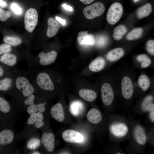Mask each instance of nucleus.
I'll use <instances>...</instances> for the list:
<instances>
[{
  "label": "nucleus",
  "mask_w": 154,
  "mask_h": 154,
  "mask_svg": "<svg viewBox=\"0 0 154 154\" xmlns=\"http://www.w3.org/2000/svg\"><path fill=\"white\" fill-rule=\"evenodd\" d=\"M11 69L14 74V80L11 94L13 100L17 103H20L24 98L35 94V88L28 71L15 68Z\"/></svg>",
  "instance_id": "f257e3e1"
},
{
  "label": "nucleus",
  "mask_w": 154,
  "mask_h": 154,
  "mask_svg": "<svg viewBox=\"0 0 154 154\" xmlns=\"http://www.w3.org/2000/svg\"><path fill=\"white\" fill-rule=\"evenodd\" d=\"M57 53L55 50H52L46 52L42 51L36 56L28 57L27 61L32 65L39 66H47L53 63L56 60Z\"/></svg>",
  "instance_id": "f03ea898"
},
{
  "label": "nucleus",
  "mask_w": 154,
  "mask_h": 154,
  "mask_svg": "<svg viewBox=\"0 0 154 154\" xmlns=\"http://www.w3.org/2000/svg\"><path fill=\"white\" fill-rule=\"evenodd\" d=\"M123 12L122 5L119 2L112 4L108 11L106 19L110 25H114L117 23L121 18Z\"/></svg>",
  "instance_id": "7ed1b4c3"
},
{
  "label": "nucleus",
  "mask_w": 154,
  "mask_h": 154,
  "mask_svg": "<svg viewBox=\"0 0 154 154\" xmlns=\"http://www.w3.org/2000/svg\"><path fill=\"white\" fill-rule=\"evenodd\" d=\"M105 10L104 4L101 2H98L86 7L83 12L86 18L90 19L101 16Z\"/></svg>",
  "instance_id": "20e7f679"
},
{
  "label": "nucleus",
  "mask_w": 154,
  "mask_h": 154,
  "mask_svg": "<svg viewBox=\"0 0 154 154\" xmlns=\"http://www.w3.org/2000/svg\"><path fill=\"white\" fill-rule=\"evenodd\" d=\"M38 21V15L36 10L33 8L28 9L24 16V23L26 30L32 33L37 25Z\"/></svg>",
  "instance_id": "39448f33"
},
{
  "label": "nucleus",
  "mask_w": 154,
  "mask_h": 154,
  "mask_svg": "<svg viewBox=\"0 0 154 154\" xmlns=\"http://www.w3.org/2000/svg\"><path fill=\"white\" fill-rule=\"evenodd\" d=\"M12 51L0 56V62L10 69L14 68L23 58Z\"/></svg>",
  "instance_id": "423d86ee"
},
{
  "label": "nucleus",
  "mask_w": 154,
  "mask_h": 154,
  "mask_svg": "<svg viewBox=\"0 0 154 154\" xmlns=\"http://www.w3.org/2000/svg\"><path fill=\"white\" fill-rule=\"evenodd\" d=\"M14 80V74L11 69L4 77L0 79V91L11 93L13 88Z\"/></svg>",
  "instance_id": "0eeeda50"
},
{
  "label": "nucleus",
  "mask_w": 154,
  "mask_h": 154,
  "mask_svg": "<svg viewBox=\"0 0 154 154\" xmlns=\"http://www.w3.org/2000/svg\"><path fill=\"white\" fill-rule=\"evenodd\" d=\"M102 101L106 106H109L112 103L114 98L113 90L110 85L105 83L102 86L101 90Z\"/></svg>",
  "instance_id": "6e6552de"
},
{
  "label": "nucleus",
  "mask_w": 154,
  "mask_h": 154,
  "mask_svg": "<svg viewBox=\"0 0 154 154\" xmlns=\"http://www.w3.org/2000/svg\"><path fill=\"white\" fill-rule=\"evenodd\" d=\"M62 137L65 141L71 143H79L82 142L84 138L82 135L78 131L72 129L64 131Z\"/></svg>",
  "instance_id": "1a4fd4ad"
},
{
  "label": "nucleus",
  "mask_w": 154,
  "mask_h": 154,
  "mask_svg": "<svg viewBox=\"0 0 154 154\" xmlns=\"http://www.w3.org/2000/svg\"><path fill=\"white\" fill-rule=\"evenodd\" d=\"M133 86L131 79L127 76H125L121 82V90L123 96L125 99H129L132 96Z\"/></svg>",
  "instance_id": "9d476101"
},
{
  "label": "nucleus",
  "mask_w": 154,
  "mask_h": 154,
  "mask_svg": "<svg viewBox=\"0 0 154 154\" xmlns=\"http://www.w3.org/2000/svg\"><path fill=\"white\" fill-rule=\"evenodd\" d=\"M88 31H81L78 34L77 40L81 45L93 46L95 44V40L93 35L88 34Z\"/></svg>",
  "instance_id": "9b49d317"
},
{
  "label": "nucleus",
  "mask_w": 154,
  "mask_h": 154,
  "mask_svg": "<svg viewBox=\"0 0 154 154\" xmlns=\"http://www.w3.org/2000/svg\"><path fill=\"white\" fill-rule=\"evenodd\" d=\"M54 136L52 133H44L41 138V142L46 150L52 152L54 148Z\"/></svg>",
  "instance_id": "f8f14e48"
},
{
  "label": "nucleus",
  "mask_w": 154,
  "mask_h": 154,
  "mask_svg": "<svg viewBox=\"0 0 154 154\" xmlns=\"http://www.w3.org/2000/svg\"><path fill=\"white\" fill-rule=\"evenodd\" d=\"M50 113L52 117L58 121L62 122L64 119V109L60 103H57L51 108Z\"/></svg>",
  "instance_id": "ddd939ff"
},
{
  "label": "nucleus",
  "mask_w": 154,
  "mask_h": 154,
  "mask_svg": "<svg viewBox=\"0 0 154 154\" xmlns=\"http://www.w3.org/2000/svg\"><path fill=\"white\" fill-rule=\"evenodd\" d=\"M112 133L117 137L125 136L128 131L127 126L125 124L120 123L112 125L110 128Z\"/></svg>",
  "instance_id": "4468645a"
},
{
  "label": "nucleus",
  "mask_w": 154,
  "mask_h": 154,
  "mask_svg": "<svg viewBox=\"0 0 154 154\" xmlns=\"http://www.w3.org/2000/svg\"><path fill=\"white\" fill-rule=\"evenodd\" d=\"M47 23L46 35L48 37H53L57 34L60 27V25L56 20L51 17L48 18Z\"/></svg>",
  "instance_id": "2eb2a0df"
},
{
  "label": "nucleus",
  "mask_w": 154,
  "mask_h": 154,
  "mask_svg": "<svg viewBox=\"0 0 154 154\" xmlns=\"http://www.w3.org/2000/svg\"><path fill=\"white\" fill-rule=\"evenodd\" d=\"M14 135L10 129H5L0 132V145H4L9 144L13 141Z\"/></svg>",
  "instance_id": "dca6fc26"
},
{
  "label": "nucleus",
  "mask_w": 154,
  "mask_h": 154,
  "mask_svg": "<svg viewBox=\"0 0 154 154\" xmlns=\"http://www.w3.org/2000/svg\"><path fill=\"white\" fill-rule=\"evenodd\" d=\"M87 117L89 121L93 124L99 123L102 119V116L100 111L98 109L93 108L88 112Z\"/></svg>",
  "instance_id": "f3484780"
},
{
  "label": "nucleus",
  "mask_w": 154,
  "mask_h": 154,
  "mask_svg": "<svg viewBox=\"0 0 154 154\" xmlns=\"http://www.w3.org/2000/svg\"><path fill=\"white\" fill-rule=\"evenodd\" d=\"M106 62L104 59L98 57L93 60L90 64V70L94 72H97L102 70L105 67Z\"/></svg>",
  "instance_id": "a211bd4d"
},
{
  "label": "nucleus",
  "mask_w": 154,
  "mask_h": 154,
  "mask_svg": "<svg viewBox=\"0 0 154 154\" xmlns=\"http://www.w3.org/2000/svg\"><path fill=\"white\" fill-rule=\"evenodd\" d=\"M84 109V105L82 102L78 100H75L70 103L69 110L73 115L77 116L80 115Z\"/></svg>",
  "instance_id": "6ab92c4d"
},
{
  "label": "nucleus",
  "mask_w": 154,
  "mask_h": 154,
  "mask_svg": "<svg viewBox=\"0 0 154 154\" xmlns=\"http://www.w3.org/2000/svg\"><path fill=\"white\" fill-rule=\"evenodd\" d=\"M124 53L123 48H117L109 51L106 55V58L107 60L111 61H115L122 57Z\"/></svg>",
  "instance_id": "aec40b11"
},
{
  "label": "nucleus",
  "mask_w": 154,
  "mask_h": 154,
  "mask_svg": "<svg viewBox=\"0 0 154 154\" xmlns=\"http://www.w3.org/2000/svg\"><path fill=\"white\" fill-rule=\"evenodd\" d=\"M152 11L151 4L147 3L137 9L136 11V15L138 18L141 19L149 15Z\"/></svg>",
  "instance_id": "412c9836"
},
{
  "label": "nucleus",
  "mask_w": 154,
  "mask_h": 154,
  "mask_svg": "<svg viewBox=\"0 0 154 154\" xmlns=\"http://www.w3.org/2000/svg\"><path fill=\"white\" fill-rule=\"evenodd\" d=\"M79 96L85 100L91 102L94 100L97 97V94L94 91L86 89H82L79 92Z\"/></svg>",
  "instance_id": "4be33fe9"
},
{
  "label": "nucleus",
  "mask_w": 154,
  "mask_h": 154,
  "mask_svg": "<svg viewBox=\"0 0 154 154\" xmlns=\"http://www.w3.org/2000/svg\"><path fill=\"white\" fill-rule=\"evenodd\" d=\"M135 138L137 142L141 145L145 144L146 141V136L143 129L139 126H137L134 131Z\"/></svg>",
  "instance_id": "5701e85b"
},
{
  "label": "nucleus",
  "mask_w": 154,
  "mask_h": 154,
  "mask_svg": "<svg viewBox=\"0 0 154 154\" xmlns=\"http://www.w3.org/2000/svg\"><path fill=\"white\" fill-rule=\"evenodd\" d=\"M127 31L126 27L120 25L116 27L113 31L112 37L116 40H120L126 33Z\"/></svg>",
  "instance_id": "b1692460"
},
{
  "label": "nucleus",
  "mask_w": 154,
  "mask_h": 154,
  "mask_svg": "<svg viewBox=\"0 0 154 154\" xmlns=\"http://www.w3.org/2000/svg\"><path fill=\"white\" fill-rule=\"evenodd\" d=\"M46 104L45 102L38 104H34L29 106L27 108V112L29 114L37 112L43 113L45 110V105Z\"/></svg>",
  "instance_id": "393cba45"
},
{
  "label": "nucleus",
  "mask_w": 154,
  "mask_h": 154,
  "mask_svg": "<svg viewBox=\"0 0 154 154\" xmlns=\"http://www.w3.org/2000/svg\"><path fill=\"white\" fill-rule=\"evenodd\" d=\"M143 32V29L141 28H134L128 33L126 37V38L129 40L137 39L141 37Z\"/></svg>",
  "instance_id": "a878e982"
},
{
  "label": "nucleus",
  "mask_w": 154,
  "mask_h": 154,
  "mask_svg": "<svg viewBox=\"0 0 154 154\" xmlns=\"http://www.w3.org/2000/svg\"><path fill=\"white\" fill-rule=\"evenodd\" d=\"M138 84L142 90L146 91L150 86V81L147 76L142 74L140 75L138 78Z\"/></svg>",
  "instance_id": "bb28decb"
},
{
  "label": "nucleus",
  "mask_w": 154,
  "mask_h": 154,
  "mask_svg": "<svg viewBox=\"0 0 154 154\" xmlns=\"http://www.w3.org/2000/svg\"><path fill=\"white\" fill-rule=\"evenodd\" d=\"M153 99L151 96H148L144 99L141 105L142 108L144 111H151L154 110V104L152 102Z\"/></svg>",
  "instance_id": "cd10ccee"
},
{
  "label": "nucleus",
  "mask_w": 154,
  "mask_h": 154,
  "mask_svg": "<svg viewBox=\"0 0 154 154\" xmlns=\"http://www.w3.org/2000/svg\"><path fill=\"white\" fill-rule=\"evenodd\" d=\"M4 42L11 46H17L21 44L22 41L20 38L9 36L5 37L3 38Z\"/></svg>",
  "instance_id": "c85d7f7f"
},
{
  "label": "nucleus",
  "mask_w": 154,
  "mask_h": 154,
  "mask_svg": "<svg viewBox=\"0 0 154 154\" xmlns=\"http://www.w3.org/2000/svg\"><path fill=\"white\" fill-rule=\"evenodd\" d=\"M137 62L141 63V66L143 68L148 67L151 63V60L145 54L139 55L136 57Z\"/></svg>",
  "instance_id": "c756f323"
},
{
  "label": "nucleus",
  "mask_w": 154,
  "mask_h": 154,
  "mask_svg": "<svg viewBox=\"0 0 154 154\" xmlns=\"http://www.w3.org/2000/svg\"><path fill=\"white\" fill-rule=\"evenodd\" d=\"M11 106L8 102L3 97L0 96V111L5 113L9 112Z\"/></svg>",
  "instance_id": "7c9ffc66"
},
{
  "label": "nucleus",
  "mask_w": 154,
  "mask_h": 154,
  "mask_svg": "<svg viewBox=\"0 0 154 154\" xmlns=\"http://www.w3.org/2000/svg\"><path fill=\"white\" fill-rule=\"evenodd\" d=\"M40 140L37 138H33L30 139L27 143V148L31 150H35L39 146Z\"/></svg>",
  "instance_id": "2f4dec72"
},
{
  "label": "nucleus",
  "mask_w": 154,
  "mask_h": 154,
  "mask_svg": "<svg viewBox=\"0 0 154 154\" xmlns=\"http://www.w3.org/2000/svg\"><path fill=\"white\" fill-rule=\"evenodd\" d=\"M36 98V94H33L24 98L20 103H22L24 105L29 106L35 104Z\"/></svg>",
  "instance_id": "473e14b6"
},
{
  "label": "nucleus",
  "mask_w": 154,
  "mask_h": 154,
  "mask_svg": "<svg viewBox=\"0 0 154 154\" xmlns=\"http://www.w3.org/2000/svg\"><path fill=\"white\" fill-rule=\"evenodd\" d=\"M95 43L96 45L99 47L105 46L107 43L108 38L104 36H100L98 37L95 40Z\"/></svg>",
  "instance_id": "72a5a7b5"
},
{
  "label": "nucleus",
  "mask_w": 154,
  "mask_h": 154,
  "mask_svg": "<svg viewBox=\"0 0 154 154\" xmlns=\"http://www.w3.org/2000/svg\"><path fill=\"white\" fill-rule=\"evenodd\" d=\"M12 51L11 46L6 44H3L0 45V56Z\"/></svg>",
  "instance_id": "f704fd0d"
},
{
  "label": "nucleus",
  "mask_w": 154,
  "mask_h": 154,
  "mask_svg": "<svg viewBox=\"0 0 154 154\" xmlns=\"http://www.w3.org/2000/svg\"><path fill=\"white\" fill-rule=\"evenodd\" d=\"M11 15V13L9 11H5L2 8H0V20L1 21H6Z\"/></svg>",
  "instance_id": "c9c22d12"
},
{
  "label": "nucleus",
  "mask_w": 154,
  "mask_h": 154,
  "mask_svg": "<svg viewBox=\"0 0 154 154\" xmlns=\"http://www.w3.org/2000/svg\"><path fill=\"white\" fill-rule=\"evenodd\" d=\"M146 48L147 52L151 55H154V40H148L146 43Z\"/></svg>",
  "instance_id": "e433bc0d"
},
{
  "label": "nucleus",
  "mask_w": 154,
  "mask_h": 154,
  "mask_svg": "<svg viewBox=\"0 0 154 154\" xmlns=\"http://www.w3.org/2000/svg\"><path fill=\"white\" fill-rule=\"evenodd\" d=\"M12 9L17 14L19 15L21 13L22 10L21 8L15 3L12 4L11 6Z\"/></svg>",
  "instance_id": "4c0bfd02"
},
{
  "label": "nucleus",
  "mask_w": 154,
  "mask_h": 154,
  "mask_svg": "<svg viewBox=\"0 0 154 154\" xmlns=\"http://www.w3.org/2000/svg\"><path fill=\"white\" fill-rule=\"evenodd\" d=\"M3 67L0 66V78L3 76L5 74H7L11 69L7 68L5 69Z\"/></svg>",
  "instance_id": "58836bf2"
},
{
  "label": "nucleus",
  "mask_w": 154,
  "mask_h": 154,
  "mask_svg": "<svg viewBox=\"0 0 154 154\" xmlns=\"http://www.w3.org/2000/svg\"><path fill=\"white\" fill-rule=\"evenodd\" d=\"M36 119L37 121L39 122L43 121L44 117L42 113L40 112H37Z\"/></svg>",
  "instance_id": "ea45409f"
},
{
  "label": "nucleus",
  "mask_w": 154,
  "mask_h": 154,
  "mask_svg": "<svg viewBox=\"0 0 154 154\" xmlns=\"http://www.w3.org/2000/svg\"><path fill=\"white\" fill-rule=\"evenodd\" d=\"M56 20L63 25H64L66 24V21L65 19H63L62 18L58 16L56 17Z\"/></svg>",
  "instance_id": "a19ab883"
},
{
  "label": "nucleus",
  "mask_w": 154,
  "mask_h": 154,
  "mask_svg": "<svg viewBox=\"0 0 154 154\" xmlns=\"http://www.w3.org/2000/svg\"><path fill=\"white\" fill-rule=\"evenodd\" d=\"M44 123L43 121L39 122L37 121L34 123L35 127L37 128H40L44 125Z\"/></svg>",
  "instance_id": "79ce46f5"
},
{
  "label": "nucleus",
  "mask_w": 154,
  "mask_h": 154,
  "mask_svg": "<svg viewBox=\"0 0 154 154\" xmlns=\"http://www.w3.org/2000/svg\"><path fill=\"white\" fill-rule=\"evenodd\" d=\"M95 0H80L83 4L88 5L92 3Z\"/></svg>",
  "instance_id": "37998d69"
},
{
  "label": "nucleus",
  "mask_w": 154,
  "mask_h": 154,
  "mask_svg": "<svg viewBox=\"0 0 154 154\" xmlns=\"http://www.w3.org/2000/svg\"><path fill=\"white\" fill-rule=\"evenodd\" d=\"M63 7L66 10H68L70 11H73V9L72 7L69 6H68L65 4L63 5Z\"/></svg>",
  "instance_id": "c03bdc74"
},
{
  "label": "nucleus",
  "mask_w": 154,
  "mask_h": 154,
  "mask_svg": "<svg viewBox=\"0 0 154 154\" xmlns=\"http://www.w3.org/2000/svg\"><path fill=\"white\" fill-rule=\"evenodd\" d=\"M7 4L6 3L2 1L0 3V7L2 8H5L7 7Z\"/></svg>",
  "instance_id": "a18cd8bd"
},
{
  "label": "nucleus",
  "mask_w": 154,
  "mask_h": 154,
  "mask_svg": "<svg viewBox=\"0 0 154 154\" xmlns=\"http://www.w3.org/2000/svg\"><path fill=\"white\" fill-rule=\"evenodd\" d=\"M154 110L151 111L150 114V116L151 120L154 122Z\"/></svg>",
  "instance_id": "49530a36"
},
{
  "label": "nucleus",
  "mask_w": 154,
  "mask_h": 154,
  "mask_svg": "<svg viewBox=\"0 0 154 154\" xmlns=\"http://www.w3.org/2000/svg\"><path fill=\"white\" fill-rule=\"evenodd\" d=\"M32 154H41L40 153L38 152V151H34L33 152Z\"/></svg>",
  "instance_id": "de8ad7c7"
},
{
  "label": "nucleus",
  "mask_w": 154,
  "mask_h": 154,
  "mask_svg": "<svg viewBox=\"0 0 154 154\" xmlns=\"http://www.w3.org/2000/svg\"><path fill=\"white\" fill-rule=\"evenodd\" d=\"M3 1V0H0V3L2 1Z\"/></svg>",
  "instance_id": "09e8293b"
},
{
  "label": "nucleus",
  "mask_w": 154,
  "mask_h": 154,
  "mask_svg": "<svg viewBox=\"0 0 154 154\" xmlns=\"http://www.w3.org/2000/svg\"><path fill=\"white\" fill-rule=\"evenodd\" d=\"M139 0H134L135 1H138Z\"/></svg>",
  "instance_id": "8fccbe9b"
},
{
  "label": "nucleus",
  "mask_w": 154,
  "mask_h": 154,
  "mask_svg": "<svg viewBox=\"0 0 154 154\" xmlns=\"http://www.w3.org/2000/svg\"><path fill=\"white\" fill-rule=\"evenodd\" d=\"M0 150H1V149H0Z\"/></svg>",
  "instance_id": "3c124183"
}]
</instances>
